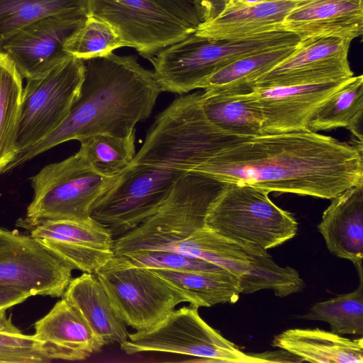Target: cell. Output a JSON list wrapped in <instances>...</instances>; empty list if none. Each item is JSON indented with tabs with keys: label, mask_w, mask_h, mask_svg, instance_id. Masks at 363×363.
Returning a JSON list of instances; mask_svg holds the SVG:
<instances>
[{
	"label": "cell",
	"mask_w": 363,
	"mask_h": 363,
	"mask_svg": "<svg viewBox=\"0 0 363 363\" xmlns=\"http://www.w3.org/2000/svg\"><path fill=\"white\" fill-rule=\"evenodd\" d=\"M201 96L182 94L156 116L132 162L94 205L91 218L114 239L155 213L194 167L248 138L211 123L203 111Z\"/></svg>",
	"instance_id": "1"
},
{
	"label": "cell",
	"mask_w": 363,
	"mask_h": 363,
	"mask_svg": "<svg viewBox=\"0 0 363 363\" xmlns=\"http://www.w3.org/2000/svg\"><path fill=\"white\" fill-rule=\"evenodd\" d=\"M303 318L329 323L338 335H363V281L353 291L314 304Z\"/></svg>",
	"instance_id": "30"
},
{
	"label": "cell",
	"mask_w": 363,
	"mask_h": 363,
	"mask_svg": "<svg viewBox=\"0 0 363 363\" xmlns=\"http://www.w3.org/2000/svg\"><path fill=\"white\" fill-rule=\"evenodd\" d=\"M118 316L136 331L147 330L186 300L151 269L114 255L95 272Z\"/></svg>",
	"instance_id": "10"
},
{
	"label": "cell",
	"mask_w": 363,
	"mask_h": 363,
	"mask_svg": "<svg viewBox=\"0 0 363 363\" xmlns=\"http://www.w3.org/2000/svg\"><path fill=\"white\" fill-rule=\"evenodd\" d=\"M303 0H276L257 4L226 1L212 16L197 26L194 33L211 40H240L283 30L286 15Z\"/></svg>",
	"instance_id": "18"
},
{
	"label": "cell",
	"mask_w": 363,
	"mask_h": 363,
	"mask_svg": "<svg viewBox=\"0 0 363 363\" xmlns=\"http://www.w3.org/2000/svg\"><path fill=\"white\" fill-rule=\"evenodd\" d=\"M30 294L0 286V308H9L26 300Z\"/></svg>",
	"instance_id": "36"
},
{
	"label": "cell",
	"mask_w": 363,
	"mask_h": 363,
	"mask_svg": "<svg viewBox=\"0 0 363 363\" xmlns=\"http://www.w3.org/2000/svg\"><path fill=\"white\" fill-rule=\"evenodd\" d=\"M362 337L351 340L314 329H288L274 337L272 345L297 357L301 362L362 363Z\"/></svg>",
	"instance_id": "22"
},
{
	"label": "cell",
	"mask_w": 363,
	"mask_h": 363,
	"mask_svg": "<svg viewBox=\"0 0 363 363\" xmlns=\"http://www.w3.org/2000/svg\"><path fill=\"white\" fill-rule=\"evenodd\" d=\"M281 29L300 40L330 36L352 41L363 33V0H303L286 15Z\"/></svg>",
	"instance_id": "19"
},
{
	"label": "cell",
	"mask_w": 363,
	"mask_h": 363,
	"mask_svg": "<svg viewBox=\"0 0 363 363\" xmlns=\"http://www.w3.org/2000/svg\"><path fill=\"white\" fill-rule=\"evenodd\" d=\"M351 40L337 37L300 40L287 57L252 84L271 87L320 83L354 76L348 61Z\"/></svg>",
	"instance_id": "14"
},
{
	"label": "cell",
	"mask_w": 363,
	"mask_h": 363,
	"mask_svg": "<svg viewBox=\"0 0 363 363\" xmlns=\"http://www.w3.org/2000/svg\"><path fill=\"white\" fill-rule=\"evenodd\" d=\"M201 104L207 119L228 133L244 138L264 134L261 111L247 93H201Z\"/></svg>",
	"instance_id": "27"
},
{
	"label": "cell",
	"mask_w": 363,
	"mask_h": 363,
	"mask_svg": "<svg viewBox=\"0 0 363 363\" xmlns=\"http://www.w3.org/2000/svg\"><path fill=\"white\" fill-rule=\"evenodd\" d=\"M86 16L66 13L45 17L9 38L0 49L11 59L23 78L40 75L70 55L64 45Z\"/></svg>",
	"instance_id": "16"
},
{
	"label": "cell",
	"mask_w": 363,
	"mask_h": 363,
	"mask_svg": "<svg viewBox=\"0 0 363 363\" xmlns=\"http://www.w3.org/2000/svg\"><path fill=\"white\" fill-rule=\"evenodd\" d=\"M297 44L241 57L209 76L199 89H204L203 94L206 95L248 93L252 89L253 82L291 54Z\"/></svg>",
	"instance_id": "25"
},
{
	"label": "cell",
	"mask_w": 363,
	"mask_h": 363,
	"mask_svg": "<svg viewBox=\"0 0 363 363\" xmlns=\"http://www.w3.org/2000/svg\"><path fill=\"white\" fill-rule=\"evenodd\" d=\"M92 167L82 152L49 164L30 177L33 199L18 225L26 228L45 220H84L94 205L115 183Z\"/></svg>",
	"instance_id": "6"
},
{
	"label": "cell",
	"mask_w": 363,
	"mask_h": 363,
	"mask_svg": "<svg viewBox=\"0 0 363 363\" xmlns=\"http://www.w3.org/2000/svg\"><path fill=\"white\" fill-rule=\"evenodd\" d=\"M330 200L318 229L328 250L352 262L363 281V182Z\"/></svg>",
	"instance_id": "20"
},
{
	"label": "cell",
	"mask_w": 363,
	"mask_h": 363,
	"mask_svg": "<svg viewBox=\"0 0 363 363\" xmlns=\"http://www.w3.org/2000/svg\"><path fill=\"white\" fill-rule=\"evenodd\" d=\"M299 41L296 35L285 30L240 40H211L193 33L160 50L150 61L162 91L182 95L199 89L209 76L241 57Z\"/></svg>",
	"instance_id": "4"
},
{
	"label": "cell",
	"mask_w": 363,
	"mask_h": 363,
	"mask_svg": "<svg viewBox=\"0 0 363 363\" xmlns=\"http://www.w3.org/2000/svg\"><path fill=\"white\" fill-rule=\"evenodd\" d=\"M7 308H0V334L10 335H21L22 332L11 322L6 315Z\"/></svg>",
	"instance_id": "37"
},
{
	"label": "cell",
	"mask_w": 363,
	"mask_h": 363,
	"mask_svg": "<svg viewBox=\"0 0 363 363\" xmlns=\"http://www.w3.org/2000/svg\"><path fill=\"white\" fill-rule=\"evenodd\" d=\"M169 12L196 29L202 22L196 0H155Z\"/></svg>",
	"instance_id": "35"
},
{
	"label": "cell",
	"mask_w": 363,
	"mask_h": 363,
	"mask_svg": "<svg viewBox=\"0 0 363 363\" xmlns=\"http://www.w3.org/2000/svg\"><path fill=\"white\" fill-rule=\"evenodd\" d=\"M62 297L77 311L105 345H120L128 339L126 324L94 273L84 272L72 279Z\"/></svg>",
	"instance_id": "21"
},
{
	"label": "cell",
	"mask_w": 363,
	"mask_h": 363,
	"mask_svg": "<svg viewBox=\"0 0 363 363\" xmlns=\"http://www.w3.org/2000/svg\"><path fill=\"white\" fill-rule=\"evenodd\" d=\"M125 47L116 29L108 22L87 15L84 22L67 38L64 50L86 60L105 56Z\"/></svg>",
	"instance_id": "32"
},
{
	"label": "cell",
	"mask_w": 363,
	"mask_h": 363,
	"mask_svg": "<svg viewBox=\"0 0 363 363\" xmlns=\"http://www.w3.org/2000/svg\"><path fill=\"white\" fill-rule=\"evenodd\" d=\"M66 13L87 14L86 0H0V46L42 18Z\"/></svg>",
	"instance_id": "29"
},
{
	"label": "cell",
	"mask_w": 363,
	"mask_h": 363,
	"mask_svg": "<svg viewBox=\"0 0 363 363\" xmlns=\"http://www.w3.org/2000/svg\"><path fill=\"white\" fill-rule=\"evenodd\" d=\"M120 255L138 265L150 269L203 271L220 268L216 264L204 259L167 250H135Z\"/></svg>",
	"instance_id": "34"
},
{
	"label": "cell",
	"mask_w": 363,
	"mask_h": 363,
	"mask_svg": "<svg viewBox=\"0 0 363 363\" xmlns=\"http://www.w3.org/2000/svg\"><path fill=\"white\" fill-rule=\"evenodd\" d=\"M73 269L41 240L0 228L1 287L61 297Z\"/></svg>",
	"instance_id": "13"
},
{
	"label": "cell",
	"mask_w": 363,
	"mask_h": 363,
	"mask_svg": "<svg viewBox=\"0 0 363 363\" xmlns=\"http://www.w3.org/2000/svg\"><path fill=\"white\" fill-rule=\"evenodd\" d=\"M352 77L314 84L254 87L247 95L261 111L264 134L306 130L315 111Z\"/></svg>",
	"instance_id": "17"
},
{
	"label": "cell",
	"mask_w": 363,
	"mask_h": 363,
	"mask_svg": "<svg viewBox=\"0 0 363 363\" xmlns=\"http://www.w3.org/2000/svg\"><path fill=\"white\" fill-rule=\"evenodd\" d=\"M174 252L225 269L238 281L241 294L269 289L279 297H285L301 291L305 286L295 269L278 265L267 250L228 238L206 226L180 242Z\"/></svg>",
	"instance_id": "7"
},
{
	"label": "cell",
	"mask_w": 363,
	"mask_h": 363,
	"mask_svg": "<svg viewBox=\"0 0 363 363\" xmlns=\"http://www.w3.org/2000/svg\"><path fill=\"white\" fill-rule=\"evenodd\" d=\"M86 9L87 15L113 26L125 47L149 60L196 30L155 0H86Z\"/></svg>",
	"instance_id": "12"
},
{
	"label": "cell",
	"mask_w": 363,
	"mask_h": 363,
	"mask_svg": "<svg viewBox=\"0 0 363 363\" xmlns=\"http://www.w3.org/2000/svg\"><path fill=\"white\" fill-rule=\"evenodd\" d=\"M276 0H239V1L245 4H262L269 1H273Z\"/></svg>",
	"instance_id": "38"
},
{
	"label": "cell",
	"mask_w": 363,
	"mask_h": 363,
	"mask_svg": "<svg viewBox=\"0 0 363 363\" xmlns=\"http://www.w3.org/2000/svg\"><path fill=\"white\" fill-rule=\"evenodd\" d=\"M205 225L218 234L268 250L293 238L298 223L274 204L269 192L246 184L225 183L211 203Z\"/></svg>",
	"instance_id": "8"
},
{
	"label": "cell",
	"mask_w": 363,
	"mask_h": 363,
	"mask_svg": "<svg viewBox=\"0 0 363 363\" xmlns=\"http://www.w3.org/2000/svg\"><path fill=\"white\" fill-rule=\"evenodd\" d=\"M23 77L0 49V174L16 155L15 141L23 94Z\"/></svg>",
	"instance_id": "28"
},
{
	"label": "cell",
	"mask_w": 363,
	"mask_h": 363,
	"mask_svg": "<svg viewBox=\"0 0 363 363\" xmlns=\"http://www.w3.org/2000/svg\"><path fill=\"white\" fill-rule=\"evenodd\" d=\"M135 141V131L125 137L96 135L82 140L79 150L96 171L116 177L133 160L136 154Z\"/></svg>",
	"instance_id": "31"
},
{
	"label": "cell",
	"mask_w": 363,
	"mask_h": 363,
	"mask_svg": "<svg viewBox=\"0 0 363 363\" xmlns=\"http://www.w3.org/2000/svg\"><path fill=\"white\" fill-rule=\"evenodd\" d=\"M191 172L269 193L331 199L363 182V144L309 129L265 133L224 149Z\"/></svg>",
	"instance_id": "2"
},
{
	"label": "cell",
	"mask_w": 363,
	"mask_h": 363,
	"mask_svg": "<svg viewBox=\"0 0 363 363\" xmlns=\"http://www.w3.org/2000/svg\"><path fill=\"white\" fill-rule=\"evenodd\" d=\"M224 184L202 174L188 172L155 213L114 239L115 255L143 250L173 251L194 232L206 226L208 210Z\"/></svg>",
	"instance_id": "5"
},
{
	"label": "cell",
	"mask_w": 363,
	"mask_h": 363,
	"mask_svg": "<svg viewBox=\"0 0 363 363\" xmlns=\"http://www.w3.org/2000/svg\"><path fill=\"white\" fill-rule=\"evenodd\" d=\"M74 269L94 273L114 255V238L103 224L84 220H45L26 228Z\"/></svg>",
	"instance_id": "15"
},
{
	"label": "cell",
	"mask_w": 363,
	"mask_h": 363,
	"mask_svg": "<svg viewBox=\"0 0 363 363\" xmlns=\"http://www.w3.org/2000/svg\"><path fill=\"white\" fill-rule=\"evenodd\" d=\"M79 95L63 123L31 147L17 154L4 173L61 143L106 134L125 137L151 115L162 92L153 72L133 55L111 52L84 60Z\"/></svg>",
	"instance_id": "3"
},
{
	"label": "cell",
	"mask_w": 363,
	"mask_h": 363,
	"mask_svg": "<svg viewBox=\"0 0 363 363\" xmlns=\"http://www.w3.org/2000/svg\"><path fill=\"white\" fill-rule=\"evenodd\" d=\"M84 77V60L70 55L41 74L26 79L15 141L16 155L63 123L79 95Z\"/></svg>",
	"instance_id": "9"
},
{
	"label": "cell",
	"mask_w": 363,
	"mask_h": 363,
	"mask_svg": "<svg viewBox=\"0 0 363 363\" xmlns=\"http://www.w3.org/2000/svg\"><path fill=\"white\" fill-rule=\"evenodd\" d=\"M363 76H353L313 113L308 129L314 131L348 129L363 144Z\"/></svg>",
	"instance_id": "26"
},
{
	"label": "cell",
	"mask_w": 363,
	"mask_h": 363,
	"mask_svg": "<svg viewBox=\"0 0 363 363\" xmlns=\"http://www.w3.org/2000/svg\"><path fill=\"white\" fill-rule=\"evenodd\" d=\"M199 308L174 310L153 328L129 334L120 344L127 354L160 352L188 355L207 362H267L261 356L247 354L223 337L200 316Z\"/></svg>",
	"instance_id": "11"
},
{
	"label": "cell",
	"mask_w": 363,
	"mask_h": 363,
	"mask_svg": "<svg viewBox=\"0 0 363 363\" xmlns=\"http://www.w3.org/2000/svg\"><path fill=\"white\" fill-rule=\"evenodd\" d=\"M151 269L194 308L235 303L241 294L237 279L221 267L203 271Z\"/></svg>",
	"instance_id": "23"
},
{
	"label": "cell",
	"mask_w": 363,
	"mask_h": 363,
	"mask_svg": "<svg viewBox=\"0 0 363 363\" xmlns=\"http://www.w3.org/2000/svg\"><path fill=\"white\" fill-rule=\"evenodd\" d=\"M33 337L72 350L86 359L105 346L77 311L64 298L35 323Z\"/></svg>",
	"instance_id": "24"
},
{
	"label": "cell",
	"mask_w": 363,
	"mask_h": 363,
	"mask_svg": "<svg viewBox=\"0 0 363 363\" xmlns=\"http://www.w3.org/2000/svg\"><path fill=\"white\" fill-rule=\"evenodd\" d=\"M223 2L226 1H239V0H223Z\"/></svg>",
	"instance_id": "39"
},
{
	"label": "cell",
	"mask_w": 363,
	"mask_h": 363,
	"mask_svg": "<svg viewBox=\"0 0 363 363\" xmlns=\"http://www.w3.org/2000/svg\"><path fill=\"white\" fill-rule=\"evenodd\" d=\"M86 359L78 352L38 341L33 335L0 334V362L40 363L56 360L82 361Z\"/></svg>",
	"instance_id": "33"
}]
</instances>
